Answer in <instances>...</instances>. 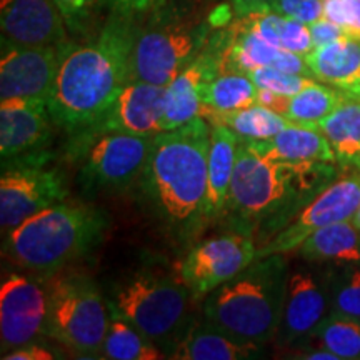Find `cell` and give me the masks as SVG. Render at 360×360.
I'll return each instance as SVG.
<instances>
[{"label": "cell", "mask_w": 360, "mask_h": 360, "mask_svg": "<svg viewBox=\"0 0 360 360\" xmlns=\"http://www.w3.org/2000/svg\"><path fill=\"white\" fill-rule=\"evenodd\" d=\"M2 359L4 360H52L56 359V355H53L49 349L40 347V345L30 342V344H25L22 345V347H17L11 350V352L4 354Z\"/></svg>", "instance_id": "74e56055"}, {"label": "cell", "mask_w": 360, "mask_h": 360, "mask_svg": "<svg viewBox=\"0 0 360 360\" xmlns=\"http://www.w3.org/2000/svg\"><path fill=\"white\" fill-rule=\"evenodd\" d=\"M204 119L209 120L210 125L220 124L231 129L240 142L270 141L290 124L287 117L277 114L260 103L232 112L207 109L204 112Z\"/></svg>", "instance_id": "484cf974"}, {"label": "cell", "mask_w": 360, "mask_h": 360, "mask_svg": "<svg viewBox=\"0 0 360 360\" xmlns=\"http://www.w3.org/2000/svg\"><path fill=\"white\" fill-rule=\"evenodd\" d=\"M264 345L245 344L225 332L215 323H195L174 342L170 359L182 360H242L257 359L262 355Z\"/></svg>", "instance_id": "ffe728a7"}, {"label": "cell", "mask_w": 360, "mask_h": 360, "mask_svg": "<svg viewBox=\"0 0 360 360\" xmlns=\"http://www.w3.org/2000/svg\"><path fill=\"white\" fill-rule=\"evenodd\" d=\"M309 264L360 265V232L352 219L319 229L295 250Z\"/></svg>", "instance_id": "cb8c5ba5"}, {"label": "cell", "mask_w": 360, "mask_h": 360, "mask_svg": "<svg viewBox=\"0 0 360 360\" xmlns=\"http://www.w3.org/2000/svg\"><path fill=\"white\" fill-rule=\"evenodd\" d=\"M272 11L310 25L323 17V4L322 0H276Z\"/></svg>", "instance_id": "e575fe53"}, {"label": "cell", "mask_w": 360, "mask_h": 360, "mask_svg": "<svg viewBox=\"0 0 360 360\" xmlns=\"http://www.w3.org/2000/svg\"><path fill=\"white\" fill-rule=\"evenodd\" d=\"M337 177L332 162L272 160L240 142L227 207L245 222H262L272 237Z\"/></svg>", "instance_id": "7a4b0ae2"}, {"label": "cell", "mask_w": 360, "mask_h": 360, "mask_svg": "<svg viewBox=\"0 0 360 360\" xmlns=\"http://www.w3.org/2000/svg\"><path fill=\"white\" fill-rule=\"evenodd\" d=\"M349 97H354V98H360V89L359 90H355V92L354 94H350V96Z\"/></svg>", "instance_id": "7bdbcfd3"}, {"label": "cell", "mask_w": 360, "mask_h": 360, "mask_svg": "<svg viewBox=\"0 0 360 360\" xmlns=\"http://www.w3.org/2000/svg\"><path fill=\"white\" fill-rule=\"evenodd\" d=\"M332 269L299 265L287 278L285 300L276 342L281 347H299L332 310Z\"/></svg>", "instance_id": "7c38bea8"}, {"label": "cell", "mask_w": 360, "mask_h": 360, "mask_svg": "<svg viewBox=\"0 0 360 360\" xmlns=\"http://www.w3.org/2000/svg\"><path fill=\"white\" fill-rule=\"evenodd\" d=\"M344 97L345 94L342 90L314 80L295 96H290L285 117L290 122L319 127L321 120L326 119Z\"/></svg>", "instance_id": "f546056e"}, {"label": "cell", "mask_w": 360, "mask_h": 360, "mask_svg": "<svg viewBox=\"0 0 360 360\" xmlns=\"http://www.w3.org/2000/svg\"><path fill=\"white\" fill-rule=\"evenodd\" d=\"M49 292L22 274H8L0 285V350L2 355L45 334Z\"/></svg>", "instance_id": "9a60e30c"}, {"label": "cell", "mask_w": 360, "mask_h": 360, "mask_svg": "<svg viewBox=\"0 0 360 360\" xmlns=\"http://www.w3.org/2000/svg\"><path fill=\"white\" fill-rule=\"evenodd\" d=\"M305 344L330 350L339 360H360V319L330 312Z\"/></svg>", "instance_id": "f1b7e54d"}, {"label": "cell", "mask_w": 360, "mask_h": 360, "mask_svg": "<svg viewBox=\"0 0 360 360\" xmlns=\"http://www.w3.org/2000/svg\"><path fill=\"white\" fill-rule=\"evenodd\" d=\"M191 297L192 292L182 282L141 274L117 287L109 309L148 340L160 344L179 332Z\"/></svg>", "instance_id": "ba28073f"}, {"label": "cell", "mask_w": 360, "mask_h": 360, "mask_svg": "<svg viewBox=\"0 0 360 360\" xmlns=\"http://www.w3.org/2000/svg\"><path fill=\"white\" fill-rule=\"evenodd\" d=\"M165 87L147 82H129L120 90L109 109L82 132L72 137H87L109 132L154 137L162 132Z\"/></svg>", "instance_id": "2e32d148"}, {"label": "cell", "mask_w": 360, "mask_h": 360, "mask_svg": "<svg viewBox=\"0 0 360 360\" xmlns=\"http://www.w3.org/2000/svg\"><path fill=\"white\" fill-rule=\"evenodd\" d=\"M276 0H232L233 13L237 17L252 15V13L272 11Z\"/></svg>", "instance_id": "ab89813d"}, {"label": "cell", "mask_w": 360, "mask_h": 360, "mask_svg": "<svg viewBox=\"0 0 360 360\" xmlns=\"http://www.w3.org/2000/svg\"><path fill=\"white\" fill-rule=\"evenodd\" d=\"M219 74L220 49L217 39L212 35L204 51L165 87L162 132L179 129L197 117H204L207 87Z\"/></svg>", "instance_id": "e0dca14e"}, {"label": "cell", "mask_w": 360, "mask_h": 360, "mask_svg": "<svg viewBox=\"0 0 360 360\" xmlns=\"http://www.w3.org/2000/svg\"><path fill=\"white\" fill-rule=\"evenodd\" d=\"M289 96H282V94L272 92V90L267 89H259L257 92V103L269 107L270 110L277 112V114H281L283 117H285L287 109H289Z\"/></svg>", "instance_id": "f35d334b"}, {"label": "cell", "mask_w": 360, "mask_h": 360, "mask_svg": "<svg viewBox=\"0 0 360 360\" xmlns=\"http://www.w3.org/2000/svg\"><path fill=\"white\" fill-rule=\"evenodd\" d=\"M323 17L360 39V0H322Z\"/></svg>", "instance_id": "836d02e7"}, {"label": "cell", "mask_w": 360, "mask_h": 360, "mask_svg": "<svg viewBox=\"0 0 360 360\" xmlns=\"http://www.w3.org/2000/svg\"><path fill=\"white\" fill-rule=\"evenodd\" d=\"M289 265L283 254L255 259L205 295L204 317L245 344L276 340L285 300Z\"/></svg>", "instance_id": "277c9868"}, {"label": "cell", "mask_w": 360, "mask_h": 360, "mask_svg": "<svg viewBox=\"0 0 360 360\" xmlns=\"http://www.w3.org/2000/svg\"><path fill=\"white\" fill-rule=\"evenodd\" d=\"M96 2L97 0H56L62 15H64L67 27L74 32L84 29L90 15H92Z\"/></svg>", "instance_id": "d590c367"}, {"label": "cell", "mask_w": 360, "mask_h": 360, "mask_svg": "<svg viewBox=\"0 0 360 360\" xmlns=\"http://www.w3.org/2000/svg\"><path fill=\"white\" fill-rule=\"evenodd\" d=\"M154 137L124 132L72 137L70 154L80 160L79 184L85 192L127 187L143 175Z\"/></svg>", "instance_id": "9c48e42d"}, {"label": "cell", "mask_w": 360, "mask_h": 360, "mask_svg": "<svg viewBox=\"0 0 360 360\" xmlns=\"http://www.w3.org/2000/svg\"><path fill=\"white\" fill-rule=\"evenodd\" d=\"M53 124L49 105L44 102L0 101V155L13 159L42 152L51 139Z\"/></svg>", "instance_id": "d6986e66"}, {"label": "cell", "mask_w": 360, "mask_h": 360, "mask_svg": "<svg viewBox=\"0 0 360 360\" xmlns=\"http://www.w3.org/2000/svg\"><path fill=\"white\" fill-rule=\"evenodd\" d=\"M238 137L225 125H212L209 148V172H207V193L204 217H215L227 207L229 192L236 169Z\"/></svg>", "instance_id": "603a6c76"}, {"label": "cell", "mask_w": 360, "mask_h": 360, "mask_svg": "<svg viewBox=\"0 0 360 360\" xmlns=\"http://www.w3.org/2000/svg\"><path fill=\"white\" fill-rule=\"evenodd\" d=\"M330 312L360 319V265H345L334 272Z\"/></svg>", "instance_id": "1f68e13d"}, {"label": "cell", "mask_w": 360, "mask_h": 360, "mask_svg": "<svg viewBox=\"0 0 360 360\" xmlns=\"http://www.w3.org/2000/svg\"><path fill=\"white\" fill-rule=\"evenodd\" d=\"M102 357L110 360H159L167 357V354L110 310L109 330L103 342Z\"/></svg>", "instance_id": "83f0119b"}, {"label": "cell", "mask_w": 360, "mask_h": 360, "mask_svg": "<svg viewBox=\"0 0 360 360\" xmlns=\"http://www.w3.org/2000/svg\"><path fill=\"white\" fill-rule=\"evenodd\" d=\"M257 257V245L249 233H225L207 238L188 252L180 264V282L192 297H205Z\"/></svg>", "instance_id": "4fadbf2b"}, {"label": "cell", "mask_w": 360, "mask_h": 360, "mask_svg": "<svg viewBox=\"0 0 360 360\" xmlns=\"http://www.w3.org/2000/svg\"><path fill=\"white\" fill-rule=\"evenodd\" d=\"M212 125L197 117L154 137L143 182L157 209L175 224L204 215Z\"/></svg>", "instance_id": "3957f363"}, {"label": "cell", "mask_w": 360, "mask_h": 360, "mask_svg": "<svg viewBox=\"0 0 360 360\" xmlns=\"http://www.w3.org/2000/svg\"><path fill=\"white\" fill-rule=\"evenodd\" d=\"M67 45L24 47L2 40L0 101L20 98L49 105Z\"/></svg>", "instance_id": "5bb4252c"}, {"label": "cell", "mask_w": 360, "mask_h": 360, "mask_svg": "<svg viewBox=\"0 0 360 360\" xmlns=\"http://www.w3.org/2000/svg\"><path fill=\"white\" fill-rule=\"evenodd\" d=\"M139 29L135 15L112 11L92 42L67 45L49 112L53 124L79 134L94 124L130 82V58Z\"/></svg>", "instance_id": "6da1fadb"}, {"label": "cell", "mask_w": 360, "mask_h": 360, "mask_svg": "<svg viewBox=\"0 0 360 360\" xmlns=\"http://www.w3.org/2000/svg\"><path fill=\"white\" fill-rule=\"evenodd\" d=\"M47 152L2 159L0 227L7 236L17 225L69 195L64 175L47 169Z\"/></svg>", "instance_id": "30bf717a"}, {"label": "cell", "mask_w": 360, "mask_h": 360, "mask_svg": "<svg viewBox=\"0 0 360 360\" xmlns=\"http://www.w3.org/2000/svg\"><path fill=\"white\" fill-rule=\"evenodd\" d=\"M238 19L250 30L260 35L265 42L283 49V51L307 56L314 49L309 25L304 22L283 17L274 11L252 13V15L238 17Z\"/></svg>", "instance_id": "4316f807"}, {"label": "cell", "mask_w": 360, "mask_h": 360, "mask_svg": "<svg viewBox=\"0 0 360 360\" xmlns=\"http://www.w3.org/2000/svg\"><path fill=\"white\" fill-rule=\"evenodd\" d=\"M305 57L319 82L350 96L360 89V39L344 35L334 42L315 47Z\"/></svg>", "instance_id": "44dd1931"}, {"label": "cell", "mask_w": 360, "mask_h": 360, "mask_svg": "<svg viewBox=\"0 0 360 360\" xmlns=\"http://www.w3.org/2000/svg\"><path fill=\"white\" fill-rule=\"evenodd\" d=\"M309 30H310V37H312L314 49L322 47V45H327L334 42L337 39H342L344 35H347L340 25H337L335 22L326 19V17L312 22V24L309 25Z\"/></svg>", "instance_id": "8d00e7d4"}, {"label": "cell", "mask_w": 360, "mask_h": 360, "mask_svg": "<svg viewBox=\"0 0 360 360\" xmlns=\"http://www.w3.org/2000/svg\"><path fill=\"white\" fill-rule=\"evenodd\" d=\"M360 205V169H350L292 215L282 229L257 247V257L289 254L302 245L305 238L327 225L354 217Z\"/></svg>", "instance_id": "8fae6325"}, {"label": "cell", "mask_w": 360, "mask_h": 360, "mask_svg": "<svg viewBox=\"0 0 360 360\" xmlns=\"http://www.w3.org/2000/svg\"><path fill=\"white\" fill-rule=\"evenodd\" d=\"M2 40L24 47H64L65 19L56 0H0Z\"/></svg>", "instance_id": "ac0fdd59"}, {"label": "cell", "mask_w": 360, "mask_h": 360, "mask_svg": "<svg viewBox=\"0 0 360 360\" xmlns=\"http://www.w3.org/2000/svg\"><path fill=\"white\" fill-rule=\"evenodd\" d=\"M260 155L287 162H332L337 164L327 137L319 127L290 122L270 141L245 142Z\"/></svg>", "instance_id": "7402d4cb"}, {"label": "cell", "mask_w": 360, "mask_h": 360, "mask_svg": "<svg viewBox=\"0 0 360 360\" xmlns=\"http://www.w3.org/2000/svg\"><path fill=\"white\" fill-rule=\"evenodd\" d=\"M319 129L330 143L339 167L344 170L360 169V98L345 96L344 101L321 120Z\"/></svg>", "instance_id": "d4e9b609"}, {"label": "cell", "mask_w": 360, "mask_h": 360, "mask_svg": "<svg viewBox=\"0 0 360 360\" xmlns=\"http://www.w3.org/2000/svg\"><path fill=\"white\" fill-rule=\"evenodd\" d=\"M49 314L45 334L79 357H102L110 310L97 283L82 274L47 281Z\"/></svg>", "instance_id": "8992f818"}, {"label": "cell", "mask_w": 360, "mask_h": 360, "mask_svg": "<svg viewBox=\"0 0 360 360\" xmlns=\"http://www.w3.org/2000/svg\"><path fill=\"white\" fill-rule=\"evenodd\" d=\"M257 85L252 82L249 74L224 72L207 87L205 105L207 109L219 112L245 109L257 103Z\"/></svg>", "instance_id": "4dcf8cb0"}, {"label": "cell", "mask_w": 360, "mask_h": 360, "mask_svg": "<svg viewBox=\"0 0 360 360\" xmlns=\"http://www.w3.org/2000/svg\"><path fill=\"white\" fill-rule=\"evenodd\" d=\"M110 6L112 11L130 13V15H137L150 8L157 0H103Z\"/></svg>", "instance_id": "60d3db41"}, {"label": "cell", "mask_w": 360, "mask_h": 360, "mask_svg": "<svg viewBox=\"0 0 360 360\" xmlns=\"http://www.w3.org/2000/svg\"><path fill=\"white\" fill-rule=\"evenodd\" d=\"M352 222H354V225H355V227L359 229V232H360V205H359L357 212L354 214V217H352Z\"/></svg>", "instance_id": "b9f144b4"}, {"label": "cell", "mask_w": 360, "mask_h": 360, "mask_svg": "<svg viewBox=\"0 0 360 360\" xmlns=\"http://www.w3.org/2000/svg\"><path fill=\"white\" fill-rule=\"evenodd\" d=\"M249 77L257 85V89H267L289 97L295 96L297 92H300L315 80L307 75L290 74V72H283L276 67H259V69L249 72Z\"/></svg>", "instance_id": "d6a6232c"}, {"label": "cell", "mask_w": 360, "mask_h": 360, "mask_svg": "<svg viewBox=\"0 0 360 360\" xmlns=\"http://www.w3.org/2000/svg\"><path fill=\"white\" fill-rule=\"evenodd\" d=\"M209 34V22L180 19L157 20L139 29L130 58V82L167 87L204 51Z\"/></svg>", "instance_id": "52a82bcc"}, {"label": "cell", "mask_w": 360, "mask_h": 360, "mask_svg": "<svg viewBox=\"0 0 360 360\" xmlns=\"http://www.w3.org/2000/svg\"><path fill=\"white\" fill-rule=\"evenodd\" d=\"M107 225L102 210L58 202L4 236V250L19 267L49 278L101 244Z\"/></svg>", "instance_id": "5b68a950"}]
</instances>
